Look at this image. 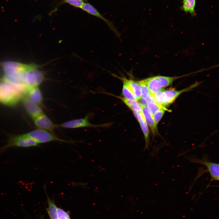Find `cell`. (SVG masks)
I'll use <instances>...</instances> for the list:
<instances>
[{
  "mask_svg": "<svg viewBox=\"0 0 219 219\" xmlns=\"http://www.w3.org/2000/svg\"><path fill=\"white\" fill-rule=\"evenodd\" d=\"M32 118L35 124L39 129L52 133L57 127L43 113Z\"/></svg>",
  "mask_w": 219,
  "mask_h": 219,
  "instance_id": "obj_6",
  "label": "cell"
},
{
  "mask_svg": "<svg viewBox=\"0 0 219 219\" xmlns=\"http://www.w3.org/2000/svg\"><path fill=\"white\" fill-rule=\"evenodd\" d=\"M167 110L166 108L162 109L152 115L155 124L157 126L158 123L163 116L165 111Z\"/></svg>",
  "mask_w": 219,
  "mask_h": 219,
  "instance_id": "obj_24",
  "label": "cell"
},
{
  "mask_svg": "<svg viewBox=\"0 0 219 219\" xmlns=\"http://www.w3.org/2000/svg\"><path fill=\"white\" fill-rule=\"evenodd\" d=\"M89 116L87 115L83 118L70 120L59 125L57 127L66 128H76L86 127H95L99 125L91 123L88 120Z\"/></svg>",
  "mask_w": 219,
  "mask_h": 219,
  "instance_id": "obj_7",
  "label": "cell"
},
{
  "mask_svg": "<svg viewBox=\"0 0 219 219\" xmlns=\"http://www.w3.org/2000/svg\"><path fill=\"white\" fill-rule=\"evenodd\" d=\"M142 91V98L146 99L151 95L147 85L144 80L139 81Z\"/></svg>",
  "mask_w": 219,
  "mask_h": 219,
  "instance_id": "obj_23",
  "label": "cell"
},
{
  "mask_svg": "<svg viewBox=\"0 0 219 219\" xmlns=\"http://www.w3.org/2000/svg\"><path fill=\"white\" fill-rule=\"evenodd\" d=\"M139 100L141 106H146L148 103L146 99H144L141 98L139 99Z\"/></svg>",
  "mask_w": 219,
  "mask_h": 219,
  "instance_id": "obj_27",
  "label": "cell"
},
{
  "mask_svg": "<svg viewBox=\"0 0 219 219\" xmlns=\"http://www.w3.org/2000/svg\"><path fill=\"white\" fill-rule=\"evenodd\" d=\"M89 14L100 18L104 21L116 35L120 36V33L113 23L103 17L93 6L88 3H84L81 8Z\"/></svg>",
  "mask_w": 219,
  "mask_h": 219,
  "instance_id": "obj_8",
  "label": "cell"
},
{
  "mask_svg": "<svg viewBox=\"0 0 219 219\" xmlns=\"http://www.w3.org/2000/svg\"><path fill=\"white\" fill-rule=\"evenodd\" d=\"M147 106L149 111L152 115L159 110L166 108L157 103L155 101L148 102Z\"/></svg>",
  "mask_w": 219,
  "mask_h": 219,
  "instance_id": "obj_22",
  "label": "cell"
},
{
  "mask_svg": "<svg viewBox=\"0 0 219 219\" xmlns=\"http://www.w3.org/2000/svg\"><path fill=\"white\" fill-rule=\"evenodd\" d=\"M162 86L163 88L171 85L173 82L180 77H169L158 75Z\"/></svg>",
  "mask_w": 219,
  "mask_h": 219,
  "instance_id": "obj_19",
  "label": "cell"
},
{
  "mask_svg": "<svg viewBox=\"0 0 219 219\" xmlns=\"http://www.w3.org/2000/svg\"><path fill=\"white\" fill-rule=\"evenodd\" d=\"M197 84H194L186 88L181 90H177L174 89H170L165 90V92L167 106L170 105L182 93L187 92L194 87Z\"/></svg>",
  "mask_w": 219,
  "mask_h": 219,
  "instance_id": "obj_11",
  "label": "cell"
},
{
  "mask_svg": "<svg viewBox=\"0 0 219 219\" xmlns=\"http://www.w3.org/2000/svg\"><path fill=\"white\" fill-rule=\"evenodd\" d=\"M22 99L25 110L32 118L43 113L39 105L33 102L27 97L24 96Z\"/></svg>",
  "mask_w": 219,
  "mask_h": 219,
  "instance_id": "obj_9",
  "label": "cell"
},
{
  "mask_svg": "<svg viewBox=\"0 0 219 219\" xmlns=\"http://www.w3.org/2000/svg\"><path fill=\"white\" fill-rule=\"evenodd\" d=\"M6 142L4 145L0 147V155L11 147L27 148L39 146L34 140L26 134L11 136Z\"/></svg>",
  "mask_w": 219,
  "mask_h": 219,
  "instance_id": "obj_2",
  "label": "cell"
},
{
  "mask_svg": "<svg viewBox=\"0 0 219 219\" xmlns=\"http://www.w3.org/2000/svg\"><path fill=\"white\" fill-rule=\"evenodd\" d=\"M136 97L137 100L142 98L141 88L139 81L127 80L123 78Z\"/></svg>",
  "mask_w": 219,
  "mask_h": 219,
  "instance_id": "obj_15",
  "label": "cell"
},
{
  "mask_svg": "<svg viewBox=\"0 0 219 219\" xmlns=\"http://www.w3.org/2000/svg\"><path fill=\"white\" fill-rule=\"evenodd\" d=\"M144 80L152 95L164 90L158 75L149 78Z\"/></svg>",
  "mask_w": 219,
  "mask_h": 219,
  "instance_id": "obj_12",
  "label": "cell"
},
{
  "mask_svg": "<svg viewBox=\"0 0 219 219\" xmlns=\"http://www.w3.org/2000/svg\"><path fill=\"white\" fill-rule=\"evenodd\" d=\"M134 114L139 121L142 130L144 134L145 142L144 150L148 149L149 144V131L147 124L146 122L142 112L133 111Z\"/></svg>",
  "mask_w": 219,
  "mask_h": 219,
  "instance_id": "obj_10",
  "label": "cell"
},
{
  "mask_svg": "<svg viewBox=\"0 0 219 219\" xmlns=\"http://www.w3.org/2000/svg\"><path fill=\"white\" fill-rule=\"evenodd\" d=\"M58 219H70L68 214L60 208L57 209Z\"/></svg>",
  "mask_w": 219,
  "mask_h": 219,
  "instance_id": "obj_26",
  "label": "cell"
},
{
  "mask_svg": "<svg viewBox=\"0 0 219 219\" xmlns=\"http://www.w3.org/2000/svg\"><path fill=\"white\" fill-rule=\"evenodd\" d=\"M66 2L75 7L82 8L84 3L82 0H64Z\"/></svg>",
  "mask_w": 219,
  "mask_h": 219,
  "instance_id": "obj_25",
  "label": "cell"
},
{
  "mask_svg": "<svg viewBox=\"0 0 219 219\" xmlns=\"http://www.w3.org/2000/svg\"><path fill=\"white\" fill-rule=\"evenodd\" d=\"M121 99L133 111L142 112V106L137 100L130 99L125 98H121Z\"/></svg>",
  "mask_w": 219,
  "mask_h": 219,
  "instance_id": "obj_16",
  "label": "cell"
},
{
  "mask_svg": "<svg viewBox=\"0 0 219 219\" xmlns=\"http://www.w3.org/2000/svg\"><path fill=\"white\" fill-rule=\"evenodd\" d=\"M185 157L191 162L203 165L207 169V170L209 172L210 176V183L213 181H219V164L211 162L207 155L204 154L202 158L200 159L194 155L186 156Z\"/></svg>",
  "mask_w": 219,
  "mask_h": 219,
  "instance_id": "obj_4",
  "label": "cell"
},
{
  "mask_svg": "<svg viewBox=\"0 0 219 219\" xmlns=\"http://www.w3.org/2000/svg\"><path fill=\"white\" fill-rule=\"evenodd\" d=\"M49 207L48 212L51 219H58L57 209L56 206L52 201L48 198Z\"/></svg>",
  "mask_w": 219,
  "mask_h": 219,
  "instance_id": "obj_21",
  "label": "cell"
},
{
  "mask_svg": "<svg viewBox=\"0 0 219 219\" xmlns=\"http://www.w3.org/2000/svg\"><path fill=\"white\" fill-rule=\"evenodd\" d=\"M152 95L154 101L157 103L165 107L167 106L165 90H163L159 91Z\"/></svg>",
  "mask_w": 219,
  "mask_h": 219,
  "instance_id": "obj_18",
  "label": "cell"
},
{
  "mask_svg": "<svg viewBox=\"0 0 219 219\" xmlns=\"http://www.w3.org/2000/svg\"><path fill=\"white\" fill-rule=\"evenodd\" d=\"M123 86L122 89V93L123 96L127 99L137 100V99L132 92L130 88L126 82L123 79Z\"/></svg>",
  "mask_w": 219,
  "mask_h": 219,
  "instance_id": "obj_20",
  "label": "cell"
},
{
  "mask_svg": "<svg viewBox=\"0 0 219 219\" xmlns=\"http://www.w3.org/2000/svg\"><path fill=\"white\" fill-rule=\"evenodd\" d=\"M28 97L33 102L40 105L42 104L43 97L38 86L29 89L27 94Z\"/></svg>",
  "mask_w": 219,
  "mask_h": 219,
  "instance_id": "obj_14",
  "label": "cell"
},
{
  "mask_svg": "<svg viewBox=\"0 0 219 219\" xmlns=\"http://www.w3.org/2000/svg\"><path fill=\"white\" fill-rule=\"evenodd\" d=\"M26 134L34 140L38 144L53 141L69 143H74L77 142L61 139L50 132L40 129L32 131Z\"/></svg>",
  "mask_w": 219,
  "mask_h": 219,
  "instance_id": "obj_3",
  "label": "cell"
},
{
  "mask_svg": "<svg viewBox=\"0 0 219 219\" xmlns=\"http://www.w3.org/2000/svg\"><path fill=\"white\" fill-rule=\"evenodd\" d=\"M26 86L1 81L0 82V103L12 106L16 104L27 94Z\"/></svg>",
  "mask_w": 219,
  "mask_h": 219,
  "instance_id": "obj_1",
  "label": "cell"
},
{
  "mask_svg": "<svg viewBox=\"0 0 219 219\" xmlns=\"http://www.w3.org/2000/svg\"><path fill=\"white\" fill-rule=\"evenodd\" d=\"M142 112L147 124L151 130L153 135H159L152 116L146 106H142Z\"/></svg>",
  "mask_w": 219,
  "mask_h": 219,
  "instance_id": "obj_13",
  "label": "cell"
},
{
  "mask_svg": "<svg viewBox=\"0 0 219 219\" xmlns=\"http://www.w3.org/2000/svg\"><path fill=\"white\" fill-rule=\"evenodd\" d=\"M196 0H183L182 9L185 12H189L193 15L195 14V7Z\"/></svg>",
  "mask_w": 219,
  "mask_h": 219,
  "instance_id": "obj_17",
  "label": "cell"
},
{
  "mask_svg": "<svg viewBox=\"0 0 219 219\" xmlns=\"http://www.w3.org/2000/svg\"><path fill=\"white\" fill-rule=\"evenodd\" d=\"M46 64H27L14 61H6L0 62V65L3 68L9 69L12 73L15 72H23L30 71L35 68H39Z\"/></svg>",
  "mask_w": 219,
  "mask_h": 219,
  "instance_id": "obj_5",
  "label": "cell"
}]
</instances>
